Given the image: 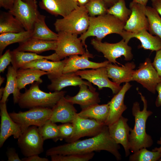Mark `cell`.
Returning <instances> with one entry per match:
<instances>
[{
  "instance_id": "cell-1",
  "label": "cell",
  "mask_w": 161,
  "mask_h": 161,
  "mask_svg": "<svg viewBox=\"0 0 161 161\" xmlns=\"http://www.w3.org/2000/svg\"><path fill=\"white\" fill-rule=\"evenodd\" d=\"M120 148L119 144L110 136L108 126L106 125L101 131L95 136L50 148L46 151V155L47 156L55 154L66 155L106 151L112 154L117 160L119 161L122 159L119 151Z\"/></svg>"
},
{
  "instance_id": "cell-2",
  "label": "cell",
  "mask_w": 161,
  "mask_h": 161,
  "mask_svg": "<svg viewBox=\"0 0 161 161\" xmlns=\"http://www.w3.org/2000/svg\"><path fill=\"white\" fill-rule=\"evenodd\" d=\"M138 94L143 104V108L140 110L139 102H134L132 108V113L134 118V125L131 128L129 137L130 151L134 153L143 148H148L153 144L151 136L146 131V125L148 117L153 112L147 110V100L141 92Z\"/></svg>"
},
{
  "instance_id": "cell-3",
  "label": "cell",
  "mask_w": 161,
  "mask_h": 161,
  "mask_svg": "<svg viewBox=\"0 0 161 161\" xmlns=\"http://www.w3.org/2000/svg\"><path fill=\"white\" fill-rule=\"evenodd\" d=\"M89 20L88 30L79 37L86 51L88 50L85 41L87 38L95 36L98 40L102 41L106 35L111 34L120 35L125 24L114 16L108 13L97 17L89 16Z\"/></svg>"
},
{
  "instance_id": "cell-4",
  "label": "cell",
  "mask_w": 161,
  "mask_h": 161,
  "mask_svg": "<svg viewBox=\"0 0 161 161\" xmlns=\"http://www.w3.org/2000/svg\"><path fill=\"white\" fill-rule=\"evenodd\" d=\"M40 83L36 82L25 92L21 93L18 103L21 108L36 107L52 109L64 95L66 91H60L47 93L39 88Z\"/></svg>"
},
{
  "instance_id": "cell-5",
  "label": "cell",
  "mask_w": 161,
  "mask_h": 161,
  "mask_svg": "<svg viewBox=\"0 0 161 161\" xmlns=\"http://www.w3.org/2000/svg\"><path fill=\"white\" fill-rule=\"evenodd\" d=\"M89 16L84 5H79L67 16L57 19L54 23L57 32H64L78 35H82L88 30Z\"/></svg>"
},
{
  "instance_id": "cell-6",
  "label": "cell",
  "mask_w": 161,
  "mask_h": 161,
  "mask_svg": "<svg viewBox=\"0 0 161 161\" xmlns=\"http://www.w3.org/2000/svg\"><path fill=\"white\" fill-rule=\"evenodd\" d=\"M52 113V109L36 107L30 109L26 111L18 113L13 112L9 114L19 126L22 133L31 126L38 127L42 126L49 120Z\"/></svg>"
},
{
  "instance_id": "cell-7",
  "label": "cell",
  "mask_w": 161,
  "mask_h": 161,
  "mask_svg": "<svg viewBox=\"0 0 161 161\" xmlns=\"http://www.w3.org/2000/svg\"><path fill=\"white\" fill-rule=\"evenodd\" d=\"M91 44L97 51L102 53L110 63L115 64L117 63V59L122 56L126 61H130L133 57L131 47L123 39L118 42L110 43L95 38L91 40Z\"/></svg>"
},
{
  "instance_id": "cell-8",
  "label": "cell",
  "mask_w": 161,
  "mask_h": 161,
  "mask_svg": "<svg viewBox=\"0 0 161 161\" xmlns=\"http://www.w3.org/2000/svg\"><path fill=\"white\" fill-rule=\"evenodd\" d=\"M8 11L21 23L26 30H33L34 24L40 14L36 0H15Z\"/></svg>"
},
{
  "instance_id": "cell-9",
  "label": "cell",
  "mask_w": 161,
  "mask_h": 161,
  "mask_svg": "<svg viewBox=\"0 0 161 161\" xmlns=\"http://www.w3.org/2000/svg\"><path fill=\"white\" fill-rule=\"evenodd\" d=\"M72 123L73 131L69 137L65 139L67 143L73 142L84 137L95 136L100 133L106 125L104 123L81 117L78 113Z\"/></svg>"
},
{
  "instance_id": "cell-10",
  "label": "cell",
  "mask_w": 161,
  "mask_h": 161,
  "mask_svg": "<svg viewBox=\"0 0 161 161\" xmlns=\"http://www.w3.org/2000/svg\"><path fill=\"white\" fill-rule=\"evenodd\" d=\"M44 141L38 127L32 126L22 133L18 139L17 143L22 154L28 157L42 153Z\"/></svg>"
},
{
  "instance_id": "cell-11",
  "label": "cell",
  "mask_w": 161,
  "mask_h": 161,
  "mask_svg": "<svg viewBox=\"0 0 161 161\" xmlns=\"http://www.w3.org/2000/svg\"><path fill=\"white\" fill-rule=\"evenodd\" d=\"M132 77L133 81L140 84L144 88L154 94L156 93L157 84L161 80V77L148 58L140 64L137 69L134 70Z\"/></svg>"
},
{
  "instance_id": "cell-12",
  "label": "cell",
  "mask_w": 161,
  "mask_h": 161,
  "mask_svg": "<svg viewBox=\"0 0 161 161\" xmlns=\"http://www.w3.org/2000/svg\"><path fill=\"white\" fill-rule=\"evenodd\" d=\"M58 34L55 52L61 60L72 55H82L86 52L78 35L62 32H58Z\"/></svg>"
},
{
  "instance_id": "cell-13",
  "label": "cell",
  "mask_w": 161,
  "mask_h": 161,
  "mask_svg": "<svg viewBox=\"0 0 161 161\" xmlns=\"http://www.w3.org/2000/svg\"><path fill=\"white\" fill-rule=\"evenodd\" d=\"M75 72L82 79L97 86L99 90L104 87L108 88L111 89L113 94H116L122 87L109 79L106 66L90 70H78Z\"/></svg>"
},
{
  "instance_id": "cell-14",
  "label": "cell",
  "mask_w": 161,
  "mask_h": 161,
  "mask_svg": "<svg viewBox=\"0 0 161 161\" xmlns=\"http://www.w3.org/2000/svg\"><path fill=\"white\" fill-rule=\"evenodd\" d=\"M145 6L132 1L130 3L129 7L131 13L125 24L124 30L132 33L144 29L148 30L149 24L145 13Z\"/></svg>"
},
{
  "instance_id": "cell-15",
  "label": "cell",
  "mask_w": 161,
  "mask_h": 161,
  "mask_svg": "<svg viewBox=\"0 0 161 161\" xmlns=\"http://www.w3.org/2000/svg\"><path fill=\"white\" fill-rule=\"evenodd\" d=\"M93 55L88 51H86L81 56L75 55L66 58V64L63 73H66L75 72L80 69H96L105 67L109 63L108 61L100 63H97L90 61L89 58H93Z\"/></svg>"
},
{
  "instance_id": "cell-16",
  "label": "cell",
  "mask_w": 161,
  "mask_h": 161,
  "mask_svg": "<svg viewBox=\"0 0 161 161\" xmlns=\"http://www.w3.org/2000/svg\"><path fill=\"white\" fill-rule=\"evenodd\" d=\"M128 120L122 115L117 121L108 126L110 136L117 143L123 146L126 157L130 154L129 137L131 128L127 123Z\"/></svg>"
},
{
  "instance_id": "cell-17",
  "label": "cell",
  "mask_w": 161,
  "mask_h": 161,
  "mask_svg": "<svg viewBox=\"0 0 161 161\" xmlns=\"http://www.w3.org/2000/svg\"><path fill=\"white\" fill-rule=\"evenodd\" d=\"M0 147L1 148L9 137L13 136L15 139H18L22 133L19 126L8 113L6 103H0Z\"/></svg>"
},
{
  "instance_id": "cell-18",
  "label": "cell",
  "mask_w": 161,
  "mask_h": 161,
  "mask_svg": "<svg viewBox=\"0 0 161 161\" xmlns=\"http://www.w3.org/2000/svg\"><path fill=\"white\" fill-rule=\"evenodd\" d=\"M129 82L126 83L120 90L108 102L109 112L105 124L108 126L117 121L122 115L127 107L124 103L126 94L131 87Z\"/></svg>"
},
{
  "instance_id": "cell-19",
  "label": "cell",
  "mask_w": 161,
  "mask_h": 161,
  "mask_svg": "<svg viewBox=\"0 0 161 161\" xmlns=\"http://www.w3.org/2000/svg\"><path fill=\"white\" fill-rule=\"evenodd\" d=\"M40 8L55 16L65 17L79 6L74 0H40Z\"/></svg>"
},
{
  "instance_id": "cell-20",
  "label": "cell",
  "mask_w": 161,
  "mask_h": 161,
  "mask_svg": "<svg viewBox=\"0 0 161 161\" xmlns=\"http://www.w3.org/2000/svg\"><path fill=\"white\" fill-rule=\"evenodd\" d=\"M73 105L62 97L52 109L49 120L55 123H72L77 114Z\"/></svg>"
},
{
  "instance_id": "cell-21",
  "label": "cell",
  "mask_w": 161,
  "mask_h": 161,
  "mask_svg": "<svg viewBox=\"0 0 161 161\" xmlns=\"http://www.w3.org/2000/svg\"><path fill=\"white\" fill-rule=\"evenodd\" d=\"M120 36L128 43L132 38L138 39L141 43L140 48L156 52L161 49V40L157 36H153L144 29L136 32H130L124 30Z\"/></svg>"
},
{
  "instance_id": "cell-22",
  "label": "cell",
  "mask_w": 161,
  "mask_h": 161,
  "mask_svg": "<svg viewBox=\"0 0 161 161\" xmlns=\"http://www.w3.org/2000/svg\"><path fill=\"white\" fill-rule=\"evenodd\" d=\"M75 72L62 73L50 80L51 83L48 85V89L50 90L60 91L63 88L68 86H76L84 84L87 85L91 90L95 91L96 89L90 82L84 81Z\"/></svg>"
},
{
  "instance_id": "cell-23",
  "label": "cell",
  "mask_w": 161,
  "mask_h": 161,
  "mask_svg": "<svg viewBox=\"0 0 161 161\" xmlns=\"http://www.w3.org/2000/svg\"><path fill=\"white\" fill-rule=\"evenodd\" d=\"M66 57L61 61H50L46 59L36 60L27 63L20 68H35L47 72L51 80L63 73L66 63Z\"/></svg>"
},
{
  "instance_id": "cell-24",
  "label": "cell",
  "mask_w": 161,
  "mask_h": 161,
  "mask_svg": "<svg viewBox=\"0 0 161 161\" xmlns=\"http://www.w3.org/2000/svg\"><path fill=\"white\" fill-rule=\"evenodd\" d=\"M106 67L109 78L116 84L120 85L133 81L132 75L136 67L134 62H128L120 66L109 63Z\"/></svg>"
},
{
  "instance_id": "cell-25",
  "label": "cell",
  "mask_w": 161,
  "mask_h": 161,
  "mask_svg": "<svg viewBox=\"0 0 161 161\" xmlns=\"http://www.w3.org/2000/svg\"><path fill=\"white\" fill-rule=\"evenodd\" d=\"M78 93L74 96L67 95L65 99L73 104L79 105L82 109L91 105L99 103L100 101L99 93L90 89L88 86L84 84L79 86Z\"/></svg>"
},
{
  "instance_id": "cell-26",
  "label": "cell",
  "mask_w": 161,
  "mask_h": 161,
  "mask_svg": "<svg viewBox=\"0 0 161 161\" xmlns=\"http://www.w3.org/2000/svg\"><path fill=\"white\" fill-rule=\"evenodd\" d=\"M57 41L45 40L31 37L19 43L15 50L39 54L50 50H55Z\"/></svg>"
},
{
  "instance_id": "cell-27",
  "label": "cell",
  "mask_w": 161,
  "mask_h": 161,
  "mask_svg": "<svg viewBox=\"0 0 161 161\" xmlns=\"http://www.w3.org/2000/svg\"><path fill=\"white\" fill-rule=\"evenodd\" d=\"M10 53L12 66L17 70L27 63L39 59L44 58L54 61L61 60L55 52L50 55L43 56L33 52L19 51L14 49L10 51Z\"/></svg>"
},
{
  "instance_id": "cell-28",
  "label": "cell",
  "mask_w": 161,
  "mask_h": 161,
  "mask_svg": "<svg viewBox=\"0 0 161 161\" xmlns=\"http://www.w3.org/2000/svg\"><path fill=\"white\" fill-rule=\"evenodd\" d=\"M17 69L13 66H9L8 68L7 82L4 87V91L0 103H5L9 95L12 94L14 104L18 103L21 93L18 88L17 79Z\"/></svg>"
},
{
  "instance_id": "cell-29",
  "label": "cell",
  "mask_w": 161,
  "mask_h": 161,
  "mask_svg": "<svg viewBox=\"0 0 161 161\" xmlns=\"http://www.w3.org/2000/svg\"><path fill=\"white\" fill-rule=\"evenodd\" d=\"M47 72L35 68H20L17 71L18 87L20 90L24 88L27 85L34 81L40 83L42 82L41 77L47 75Z\"/></svg>"
},
{
  "instance_id": "cell-30",
  "label": "cell",
  "mask_w": 161,
  "mask_h": 161,
  "mask_svg": "<svg viewBox=\"0 0 161 161\" xmlns=\"http://www.w3.org/2000/svg\"><path fill=\"white\" fill-rule=\"evenodd\" d=\"M109 112L108 103L101 105L97 103L82 109L80 112L78 113V114L82 117L94 119L105 123Z\"/></svg>"
},
{
  "instance_id": "cell-31",
  "label": "cell",
  "mask_w": 161,
  "mask_h": 161,
  "mask_svg": "<svg viewBox=\"0 0 161 161\" xmlns=\"http://www.w3.org/2000/svg\"><path fill=\"white\" fill-rule=\"evenodd\" d=\"M25 30L21 23L9 11L1 13L0 34L6 32H19Z\"/></svg>"
},
{
  "instance_id": "cell-32",
  "label": "cell",
  "mask_w": 161,
  "mask_h": 161,
  "mask_svg": "<svg viewBox=\"0 0 161 161\" xmlns=\"http://www.w3.org/2000/svg\"><path fill=\"white\" fill-rule=\"evenodd\" d=\"M46 16L40 14L33 27L32 37L48 41H57L58 34L52 31L45 23Z\"/></svg>"
},
{
  "instance_id": "cell-33",
  "label": "cell",
  "mask_w": 161,
  "mask_h": 161,
  "mask_svg": "<svg viewBox=\"0 0 161 161\" xmlns=\"http://www.w3.org/2000/svg\"><path fill=\"white\" fill-rule=\"evenodd\" d=\"M33 30L19 32H6L0 34V55L8 45L24 41L32 37Z\"/></svg>"
},
{
  "instance_id": "cell-34",
  "label": "cell",
  "mask_w": 161,
  "mask_h": 161,
  "mask_svg": "<svg viewBox=\"0 0 161 161\" xmlns=\"http://www.w3.org/2000/svg\"><path fill=\"white\" fill-rule=\"evenodd\" d=\"M145 13L148 22V31L152 35L159 37L161 40V18L152 7L145 6Z\"/></svg>"
},
{
  "instance_id": "cell-35",
  "label": "cell",
  "mask_w": 161,
  "mask_h": 161,
  "mask_svg": "<svg viewBox=\"0 0 161 161\" xmlns=\"http://www.w3.org/2000/svg\"><path fill=\"white\" fill-rule=\"evenodd\" d=\"M131 13L126 6L125 0H119L108 9L107 13L112 15L126 24Z\"/></svg>"
},
{
  "instance_id": "cell-36",
  "label": "cell",
  "mask_w": 161,
  "mask_h": 161,
  "mask_svg": "<svg viewBox=\"0 0 161 161\" xmlns=\"http://www.w3.org/2000/svg\"><path fill=\"white\" fill-rule=\"evenodd\" d=\"M39 132L43 140L52 139L54 141L58 140L59 132L57 126L55 123L49 120L42 126L38 127Z\"/></svg>"
},
{
  "instance_id": "cell-37",
  "label": "cell",
  "mask_w": 161,
  "mask_h": 161,
  "mask_svg": "<svg viewBox=\"0 0 161 161\" xmlns=\"http://www.w3.org/2000/svg\"><path fill=\"white\" fill-rule=\"evenodd\" d=\"M161 157V153L142 148L129 156L130 161H156Z\"/></svg>"
},
{
  "instance_id": "cell-38",
  "label": "cell",
  "mask_w": 161,
  "mask_h": 161,
  "mask_svg": "<svg viewBox=\"0 0 161 161\" xmlns=\"http://www.w3.org/2000/svg\"><path fill=\"white\" fill-rule=\"evenodd\" d=\"M85 6L89 16H95L107 13L109 8L104 0H90Z\"/></svg>"
},
{
  "instance_id": "cell-39",
  "label": "cell",
  "mask_w": 161,
  "mask_h": 161,
  "mask_svg": "<svg viewBox=\"0 0 161 161\" xmlns=\"http://www.w3.org/2000/svg\"><path fill=\"white\" fill-rule=\"evenodd\" d=\"M95 155L94 152L86 154H75L66 155L55 154L50 156L52 161H88Z\"/></svg>"
},
{
  "instance_id": "cell-40",
  "label": "cell",
  "mask_w": 161,
  "mask_h": 161,
  "mask_svg": "<svg viewBox=\"0 0 161 161\" xmlns=\"http://www.w3.org/2000/svg\"><path fill=\"white\" fill-rule=\"evenodd\" d=\"M59 132V139L62 140L69 137L73 131V126L72 123H66L58 126Z\"/></svg>"
},
{
  "instance_id": "cell-41",
  "label": "cell",
  "mask_w": 161,
  "mask_h": 161,
  "mask_svg": "<svg viewBox=\"0 0 161 161\" xmlns=\"http://www.w3.org/2000/svg\"><path fill=\"white\" fill-rule=\"evenodd\" d=\"M12 60L10 51L9 49L7 50L0 57V72H3L7 66Z\"/></svg>"
},
{
  "instance_id": "cell-42",
  "label": "cell",
  "mask_w": 161,
  "mask_h": 161,
  "mask_svg": "<svg viewBox=\"0 0 161 161\" xmlns=\"http://www.w3.org/2000/svg\"><path fill=\"white\" fill-rule=\"evenodd\" d=\"M152 64L161 77V49L156 51Z\"/></svg>"
},
{
  "instance_id": "cell-43",
  "label": "cell",
  "mask_w": 161,
  "mask_h": 161,
  "mask_svg": "<svg viewBox=\"0 0 161 161\" xmlns=\"http://www.w3.org/2000/svg\"><path fill=\"white\" fill-rule=\"evenodd\" d=\"M8 158V161H22L16 153L15 149L13 148H9L6 152Z\"/></svg>"
},
{
  "instance_id": "cell-44",
  "label": "cell",
  "mask_w": 161,
  "mask_h": 161,
  "mask_svg": "<svg viewBox=\"0 0 161 161\" xmlns=\"http://www.w3.org/2000/svg\"><path fill=\"white\" fill-rule=\"evenodd\" d=\"M22 161H49L46 158L41 157L38 155L35 154L28 157H25L21 159Z\"/></svg>"
},
{
  "instance_id": "cell-45",
  "label": "cell",
  "mask_w": 161,
  "mask_h": 161,
  "mask_svg": "<svg viewBox=\"0 0 161 161\" xmlns=\"http://www.w3.org/2000/svg\"><path fill=\"white\" fill-rule=\"evenodd\" d=\"M15 0H0V7L10 10L13 6Z\"/></svg>"
},
{
  "instance_id": "cell-46",
  "label": "cell",
  "mask_w": 161,
  "mask_h": 161,
  "mask_svg": "<svg viewBox=\"0 0 161 161\" xmlns=\"http://www.w3.org/2000/svg\"><path fill=\"white\" fill-rule=\"evenodd\" d=\"M156 90L158 93V95L155 102V104L157 107H158L161 106V80L157 84Z\"/></svg>"
},
{
  "instance_id": "cell-47",
  "label": "cell",
  "mask_w": 161,
  "mask_h": 161,
  "mask_svg": "<svg viewBox=\"0 0 161 161\" xmlns=\"http://www.w3.org/2000/svg\"><path fill=\"white\" fill-rule=\"evenodd\" d=\"M153 7L161 16V0H151Z\"/></svg>"
},
{
  "instance_id": "cell-48",
  "label": "cell",
  "mask_w": 161,
  "mask_h": 161,
  "mask_svg": "<svg viewBox=\"0 0 161 161\" xmlns=\"http://www.w3.org/2000/svg\"><path fill=\"white\" fill-rule=\"evenodd\" d=\"M109 7L112 6L119 0H104Z\"/></svg>"
},
{
  "instance_id": "cell-49",
  "label": "cell",
  "mask_w": 161,
  "mask_h": 161,
  "mask_svg": "<svg viewBox=\"0 0 161 161\" xmlns=\"http://www.w3.org/2000/svg\"><path fill=\"white\" fill-rule=\"evenodd\" d=\"M148 0H133L132 1L146 6Z\"/></svg>"
},
{
  "instance_id": "cell-50",
  "label": "cell",
  "mask_w": 161,
  "mask_h": 161,
  "mask_svg": "<svg viewBox=\"0 0 161 161\" xmlns=\"http://www.w3.org/2000/svg\"><path fill=\"white\" fill-rule=\"evenodd\" d=\"M90 0H78L77 3L78 5L85 6Z\"/></svg>"
},
{
  "instance_id": "cell-51",
  "label": "cell",
  "mask_w": 161,
  "mask_h": 161,
  "mask_svg": "<svg viewBox=\"0 0 161 161\" xmlns=\"http://www.w3.org/2000/svg\"><path fill=\"white\" fill-rule=\"evenodd\" d=\"M157 143L160 145V146L159 148H155L152 150L153 151H158L161 153V137L160 140L157 141Z\"/></svg>"
},
{
  "instance_id": "cell-52",
  "label": "cell",
  "mask_w": 161,
  "mask_h": 161,
  "mask_svg": "<svg viewBox=\"0 0 161 161\" xmlns=\"http://www.w3.org/2000/svg\"><path fill=\"white\" fill-rule=\"evenodd\" d=\"M4 88L1 87L0 89V99H1L4 93Z\"/></svg>"
},
{
  "instance_id": "cell-53",
  "label": "cell",
  "mask_w": 161,
  "mask_h": 161,
  "mask_svg": "<svg viewBox=\"0 0 161 161\" xmlns=\"http://www.w3.org/2000/svg\"><path fill=\"white\" fill-rule=\"evenodd\" d=\"M4 80V78L3 77L0 76V86H1V84L3 83Z\"/></svg>"
},
{
  "instance_id": "cell-54",
  "label": "cell",
  "mask_w": 161,
  "mask_h": 161,
  "mask_svg": "<svg viewBox=\"0 0 161 161\" xmlns=\"http://www.w3.org/2000/svg\"><path fill=\"white\" fill-rule=\"evenodd\" d=\"M75 2H77V1L78 0H74Z\"/></svg>"
},
{
  "instance_id": "cell-55",
  "label": "cell",
  "mask_w": 161,
  "mask_h": 161,
  "mask_svg": "<svg viewBox=\"0 0 161 161\" xmlns=\"http://www.w3.org/2000/svg\"><path fill=\"white\" fill-rule=\"evenodd\" d=\"M159 161H161V157L160 158V160H159Z\"/></svg>"
},
{
  "instance_id": "cell-56",
  "label": "cell",
  "mask_w": 161,
  "mask_h": 161,
  "mask_svg": "<svg viewBox=\"0 0 161 161\" xmlns=\"http://www.w3.org/2000/svg\"><path fill=\"white\" fill-rule=\"evenodd\" d=\"M23 0V1H26V0Z\"/></svg>"
}]
</instances>
